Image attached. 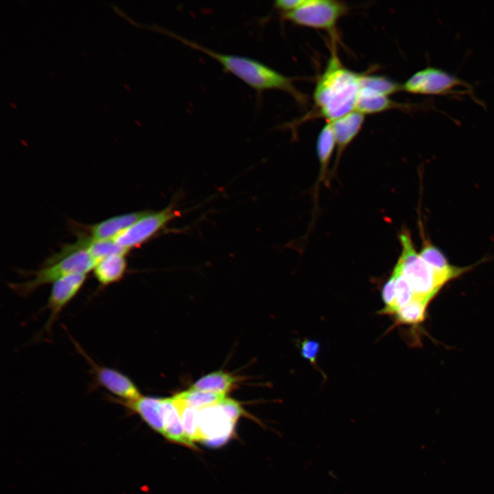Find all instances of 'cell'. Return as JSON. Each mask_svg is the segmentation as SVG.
<instances>
[{
  "label": "cell",
  "instance_id": "cell-1",
  "mask_svg": "<svg viewBox=\"0 0 494 494\" xmlns=\"http://www.w3.org/2000/svg\"><path fill=\"white\" fill-rule=\"evenodd\" d=\"M331 49L313 93L318 115L327 121H334L355 110L364 74L346 68L335 49Z\"/></svg>",
  "mask_w": 494,
  "mask_h": 494
},
{
  "label": "cell",
  "instance_id": "cell-25",
  "mask_svg": "<svg viewBox=\"0 0 494 494\" xmlns=\"http://www.w3.org/2000/svg\"><path fill=\"white\" fill-rule=\"evenodd\" d=\"M392 274L394 276L395 281L396 307L398 310L413 299L414 294L412 288L397 265Z\"/></svg>",
  "mask_w": 494,
  "mask_h": 494
},
{
  "label": "cell",
  "instance_id": "cell-20",
  "mask_svg": "<svg viewBox=\"0 0 494 494\" xmlns=\"http://www.w3.org/2000/svg\"><path fill=\"white\" fill-rule=\"evenodd\" d=\"M172 399L178 411L185 435L189 441L193 445L194 441L200 439L198 426L199 410L185 404L174 397Z\"/></svg>",
  "mask_w": 494,
  "mask_h": 494
},
{
  "label": "cell",
  "instance_id": "cell-2",
  "mask_svg": "<svg viewBox=\"0 0 494 494\" xmlns=\"http://www.w3.org/2000/svg\"><path fill=\"white\" fill-rule=\"evenodd\" d=\"M158 30L213 58L222 65L224 71L233 74L259 93L279 90L287 93L298 102L302 103L305 99L304 95L294 85L292 78L258 60L217 52L171 31L161 27H158Z\"/></svg>",
  "mask_w": 494,
  "mask_h": 494
},
{
  "label": "cell",
  "instance_id": "cell-4",
  "mask_svg": "<svg viewBox=\"0 0 494 494\" xmlns=\"http://www.w3.org/2000/svg\"><path fill=\"white\" fill-rule=\"evenodd\" d=\"M95 261L86 249L70 253L51 263H45L28 275L32 277L22 283H12L9 287L21 296H28L34 291L48 283H53L60 278L73 273L87 274L93 270Z\"/></svg>",
  "mask_w": 494,
  "mask_h": 494
},
{
  "label": "cell",
  "instance_id": "cell-18",
  "mask_svg": "<svg viewBox=\"0 0 494 494\" xmlns=\"http://www.w3.org/2000/svg\"><path fill=\"white\" fill-rule=\"evenodd\" d=\"M336 146L333 129L330 121L322 127L319 132L316 143L317 155L320 163L319 181L326 178L328 165Z\"/></svg>",
  "mask_w": 494,
  "mask_h": 494
},
{
  "label": "cell",
  "instance_id": "cell-19",
  "mask_svg": "<svg viewBox=\"0 0 494 494\" xmlns=\"http://www.w3.org/2000/svg\"><path fill=\"white\" fill-rule=\"evenodd\" d=\"M236 381L237 378L231 374L217 370L200 378L190 389L226 394L235 386Z\"/></svg>",
  "mask_w": 494,
  "mask_h": 494
},
{
  "label": "cell",
  "instance_id": "cell-10",
  "mask_svg": "<svg viewBox=\"0 0 494 494\" xmlns=\"http://www.w3.org/2000/svg\"><path fill=\"white\" fill-rule=\"evenodd\" d=\"M87 274L73 273L64 276L52 283L45 309L49 316L45 330L49 331L62 309L75 297L83 287Z\"/></svg>",
  "mask_w": 494,
  "mask_h": 494
},
{
  "label": "cell",
  "instance_id": "cell-23",
  "mask_svg": "<svg viewBox=\"0 0 494 494\" xmlns=\"http://www.w3.org/2000/svg\"><path fill=\"white\" fill-rule=\"evenodd\" d=\"M85 249L91 257L95 261L113 254H126L128 250L118 245L113 239L112 240H92L87 237Z\"/></svg>",
  "mask_w": 494,
  "mask_h": 494
},
{
  "label": "cell",
  "instance_id": "cell-17",
  "mask_svg": "<svg viewBox=\"0 0 494 494\" xmlns=\"http://www.w3.org/2000/svg\"><path fill=\"white\" fill-rule=\"evenodd\" d=\"M161 410L164 423V436L175 443L193 447L183 430L178 411L172 398H162Z\"/></svg>",
  "mask_w": 494,
  "mask_h": 494
},
{
  "label": "cell",
  "instance_id": "cell-21",
  "mask_svg": "<svg viewBox=\"0 0 494 494\" xmlns=\"http://www.w3.org/2000/svg\"><path fill=\"white\" fill-rule=\"evenodd\" d=\"M430 301L414 297L406 305L399 308L395 314L396 324L416 325L423 322Z\"/></svg>",
  "mask_w": 494,
  "mask_h": 494
},
{
  "label": "cell",
  "instance_id": "cell-5",
  "mask_svg": "<svg viewBox=\"0 0 494 494\" xmlns=\"http://www.w3.org/2000/svg\"><path fill=\"white\" fill-rule=\"evenodd\" d=\"M348 11V5L342 1L305 0L298 8L281 16L297 25L334 33L338 22Z\"/></svg>",
  "mask_w": 494,
  "mask_h": 494
},
{
  "label": "cell",
  "instance_id": "cell-26",
  "mask_svg": "<svg viewBox=\"0 0 494 494\" xmlns=\"http://www.w3.org/2000/svg\"><path fill=\"white\" fill-rule=\"evenodd\" d=\"M381 297L384 303V308L379 313L395 314L397 309L396 307L395 281L392 274L383 286Z\"/></svg>",
  "mask_w": 494,
  "mask_h": 494
},
{
  "label": "cell",
  "instance_id": "cell-8",
  "mask_svg": "<svg viewBox=\"0 0 494 494\" xmlns=\"http://www.w3.org/2000/svg\"><path fill=\"white\" fill-rule=\"evenodd\" d=\"M74 344L91 367V373L94 380L93 385L104 388L112 395L117 397L116 399L120 401H132L141 396L139 388L128 375L117 369L97 364L78 343L74 342Z\"/></svg>",
  "mask_w": 494,
  "mask_h": 494
},
{
  "label": "cell",
  "instance_id": "cell-6",
  "mask_svg": "<svg viewBox=\"0 0 494 494\" xmlns=\"http://www.w3.org/2000/svg\"><path fill=\"white\" fill-rule=\"evenodd\" d=\"M180 215V211L176 209V202H171L162 210L150 211L113 240L128 250L139 247Z\"/></svg>",
  "mask_w": 494,
  "mask_h": 494
},
{
  "label": "cell",
  "instance_id": "cell-3",
  "mask_svg": "<svg viewBox=\"0 0 494 494\" xmlns=\"http://www.w3.org/2000/svg\"><path fill=\"white\" fill-rule=\"evenodd\" d=\"M399 240L402 250L396 265L412 288L414 297L430 301L445 283L416 252L408 231L401 233Z\"/></svg>",
  "mask_w": 494,
  "mask_h": 494
},
{
  "label": "cell",
  "instance_id": "cell-7",
  "mask_svg": "<svg viewBox=\"0 0 494 494\" xmlns=\"http://www.w3.org/2000/svg\"><path fill=\"white\" fill-rule=\"evenodd\" d=\"M470 89L469 83L440 68L427 67L413 73L403 84V91L412 94L445 95L457 87Z\"/></svg>",
  "mask_w": 494,
  "mask_h": 494
},
{
  "label": "cell",
  "instance_id": "cell-9",
  "mask_svg": "<svg viewBox=\"0 0 494 494\" xmlns=\"http://www.w3.org/2000/svg\"><path fill=\"white\" fill-rule=\"evenodd\" d=\"M235 423L232 421L218 405L199 410L198 426L200 440L216 447L226 443L233 434Z\"/></svg>",
  "mask_w": 494,
  "mask_h": 494
},
{
  "label": "cell",
  "instance_id": "cell-11",
  "mask_svg": "<svg viewBox=\"0 0 494 494\" xmlns=\"http://www.w3.org/2000/svg\"><path fill=\"white\" fill-rule=\"evenodd\" d=\"M150 211L130 212L113 216L94 224L80 226L88 233L84 235L92 240H112Z\"/></svg>",
  "mask_w": 494,
  "mask_h": 494
},
{
  "label": "cell",
  "instance_id": "cell-22",
  "mask_svg": "<svg viewBox=\"0 0 494 494\" xmlns=\"http://www.w3.org/2000/svg\"><path fill=\"white\" fill-rule=\"evenodd\" d=\"M174 397L191 407L200 410L218 404L226 397V394L189 389L174 395Z\"/></svg>",
  "mask_w": 494,
  "mask_h": 494
},
{
  "label": "cell",
  "instance_id": "cell-12",
  "mask_svg": "<svg viewBox=\"0 0 494 494\" xmlns=\"http://www.w3.org/2000/svg\"><path fill=\"white\" fill-rule=\"evenodd\" d=\"M364 120L365 115L354 110L334 121H330L336 138L337 161L344 150L360 132Z\"/></svg>",
  "mask_w": 494,
  "mask_h": 494
},
{
  "label": "cell",
  "instance_id": "cell-29",
  "mask_svg": "<svg viewBox=\"0 0 494 494\" xmlns=\"http://www.w3.org/2000/svg\"><path fill=\"white\" fill-rule=\"evenodd\" d=\"M305 0H278L274 3V8L281 14L293 11L301 6Z\"/></svg>",
  "mask_w": 494,
  "mask_h": 494
},
{
  "label": "cell",
  "instance_id": "cell-28",
  "mask_svg": "<svg viewBox=\"0 0 494 494\" xmlns=\"http://www.w3.org/2000/svg\"><path fill=\"white\" fill-rule=\"evenodd\" d=\"M320 343L315 340H305L301 343V355L311 364H315L320 351Z\"/></svg>",
  "mask_w": 494,
  "mask_h": 494
},
{
  "label": "cell",
  "instance_id": "cell-15",
  "mask_svg": "<svg viewBox=\"0 0 494 494\" xmlns=\"http://www.w3.org/2000/svg\"><path fill=\"white\" fill-rule=\"evenodd\" d=\"M423 260L445 283L462 274L467 268H458L449 264L443 253L429 241H424L419 253Z\"/></svg>",
  "mask_w": 494,
  "mask_h": 494
},
{
  "label": "cell",
  "instance_id": "cell-16",
  "mask_svg": "<svg viewBox=\"0 0 494 494\" xmlns=\"http://www.w3.org/2000/svg\"><path fill=\"white\" fill-rule=\"evenodd\" d=\"M410 107L409 104L392 100L389 96L378 93L366 87H361L355 110L366 115L395 108L407 109Z\"/></svg>",
  "mask_w": 494,
  "mask_h": 494
},
{
  "label": "cell",
  "instance_id": "cell-14",
  "mask_svg": "<svg viewBox=\"0 0 494 494\" xmlns=\"http://www.w3.org/2000/svg\"><path fill=\"white\" fill-rule=\"evenodd\" d=\"M126 254H113L97 261L93 276L99 285L104 288L120 281L127 270Z\"/></svg>",
  "mask_w": 494,
  "mask_h": 494
},
{
  "label": "cell",
  "instance_id": "cell-24",
  "mask_svg": "<svg viewBox=\"0 0 494 494\" xmlns=\"http://www.w3.org/2000/svg\"><path fill=\"white\" fill-rule=\"evenodd\" d=\"M362 87L371 89L378 93L389 96L403 91L399 84L387 77L364 73L362 80Z\"/></svg>",
  "mask_w": 494,
  "mask_h": 494
},
{
  "label": "cell",
  "instance_id": "cell-13",
  "mask_svg": "<svg viewBox=\"0 0 494 494\" xmlns=\"http://www.w3.org/2000/svg\"><path fill=\"white\" fill-rule=\"evenodd\" d=\"M162 398L145 397L128 401L116 400L130 411L137 413L150 427L164 434V423L161 410Z\"/></svg>",
  "mask_w": 494,
  "mask_h": 494
},
{
  "label": "cell",
  "instance_id": "cell-27",
  "mask_svg": "<svg viewBox=\"0 0 494 494\" xmlns=\"http://www.w3.org/2000/svg\"><path fill=\"white\" fill-rule=\"evenodd\" d=\"M218 405L234 423H236L237 419L245 414V411L239 402L226 397Z\"/></svg>",
  "mask_w": 494,
  "mask_h": 494
}]
</instances>
